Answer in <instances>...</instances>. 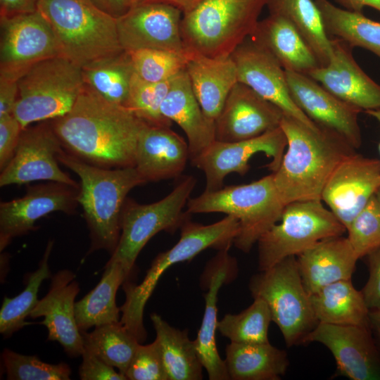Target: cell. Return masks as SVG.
<instances>
[{
	"label": "cell",
	"mask_w": 380,
	"mask_h": 380,
	"mask_svg": "<svg viewBox=\"0 0 380 380\" xmlns=\"http://www.w3.org/2000/svg\"><path fill=\"white\" fill-rule=\"evenodd\" d=\"M63 149L104 168L135 166L144 123L129 109L112 104L86 84L72 108L50 121Z\"/></svg>",
	"instance_id": "1"
},
{
	"label": "cell",
	"mask_w": 380,
	"mask_h": 380,
	"mask_svg": "<svg viewBox=\"0 0 380 380\" xmlns=\"http://www.w3.org/2000/svg\"><path fill=\"white\" fill-rule=\"evenodd\" d=\"M280 127L286 151L272 174L282 202L321 200L334 170L356 149L336 132L319 125L312 128L286 114Z\"/></svg>",
	"instance_id": "2"
},
{
	"label": "cell",
	"mask_w": 380,
	"mask_h": 380,
	"mask_svg": "<svg viewBox=\"0 0 380 380\" xmlns=\"http://www.w3.org/2000/svg\"><path fill=\"white\" fill-rule=\"evenodd\" d=\"M58 161L80 179L78 203L89 231L88 253L114 252L120 235V219L128 193L145 184L134 167L104 168L87 163L63 149Z\"/></svg>",
	"instance_id": "3"
},
{
	"label": "cell",
	"mask_w": 380,
	"mask_h": 380,
	"mask_svg": "<svg viewBox=\"0 0 380 380\" xmlns=\"http://www.w3.org/2000/svg\"><path fill=\"white\" fill-rule=\"evenodd\" d=\"M180 229L177 243L156 256L140 284L134 285L124 282L125 301L120 308V322L141 343L146 338L144 325V308L163 273L172 265L190 260L207 248L229 250L239 232V224L232 215H227L221 220L207 225L191 222L189 218Z\"/></svg>",
	"instance_id": "4"
},
{
	"label": "cell",
	"mask_w": 380,
	"mask_h": 380,
	"mask_svg": "<svg viewBox=\"0 0 380 380\" xmlns=\"http://www.w3.org/2000/svg\"><path fill=\"white\" fill-rule=\"evenodd\" d=\"M38 11L51 25L61 55L80 68L123 51L117 20L88 0H39Z\"/></svg>",
	"instance_id": "5"
},
{
	"label": "cell",
	"mask_w": 380,
	"mask_h": 380,
	"mask_svg": "<svg viewBox=\"0 0 380 380\" xmlns=\"http://www.w3.org/2000/svg\"><path fill=\"white\" fill-rule=\"evenodd\" d=\"M267 0H200L182 15L181 33L187 51L229 56L254 32Z\"/></svg>",
	"instance_id": "6"
},
{
	"label": "cell",
	"mask_w": 380,
	"mask_h": 380,
	"mask_svg": "<svg viewBox=\"0 0 380 380\" xmlns=\"http://www.w3.org/2000/svg\"><path fill=\"white\" fill-rule=\"evenodd\" d=\"M186 207L190 214L222 213L236 217L239 229L233 243L248 253L260 236L280 220L285 205L272 173L249 184L204 191L189 198Z\"/></svg>",
	"instance_id": "7"
},
{
	"label": "cell",
	"mask_w": 380,
	"mask_h": 380,
	"mask_svg": "<svg viewBox=\"0 0 380 380\" xmlns=\"http://www.w3.org/2000/svg\"><path fill=\"white\" fill-rule=\"evenodd\" d=\"M18 85L13 115L25 129L67 114L85 84L82 68L58 56L33 65L18 80Z\"/></svg>",
	"instance_id": "8"
},
{
	"label": "cell",
	"mask_w": 380,
	"mask_h": 380,
	"mask_svg": "<svg viewBox=\"0 0 380 380\" xmlns=\"http://www.w3.org/2000/svg\"><path fill=\"white\" fill-rule=\"evenodd\" d=\"M249 289L253 298L266 302L288 347L303 344L319 323L303 286L296 256L287 257L253 275Z\"/></svg>",
	"instance_id": "9"
},
{
	"label": "cell",
	"mask_w": 380,
	"mask_h": 380,
	"mask_svg": "<svg viewBox=\"0 0 380 380\" xmlns=\"http://www.w3.org/2000/svg\"><path fill=\"white\" fill-rule=\"evenodd\" d=\"M279 221L257 242L259 271L287 257L297 256L324 239L342 236L346 232L322 200L290 203L285 205Z\"/></svg>",
	"instance_id": "10"
},
{
	"label": "cell",
	"mask_w": 380,
	"mask_h": 380,
	"mask_svg": "<svg viewBox=\"0 0 380 380\" xmlns=\"http://www.w3.org/2000/svg\"><path fill=\"white\" fill-rule=\"evenodd\" d=\"M196 179L184 176L163 198L150 203L140 204L127 198L120 219V235L110 259L119 262L131 274L135 261L142 248L156 234L172 232L190 217L184 212Z\"/></svg>",
	"instance_id": "11"
},
{
	"label": "cell",
	"mask_w": 380,
	"mask_h": 380,
	"mask_svg": "<svg viewBox=\"0 0 380 380\" xmlns=\"http://www.w3.org/2000/svg\"><path fill=\"white\" fill-rule=\"evenodd\" d=\"M62 56L55 33L43 14L0 18V77L18 80L30 68Z\"/></svg>",
	"instance_id": "12"
},
{
	"label": "cell",
	"mask_w": 380,
	"mask_h": 380,
	"mask_svg": "<svg viewBox=\"0 0 380 380\" xmlns=\"http://www.w3.org/2000/svg\"><path fill=\"white\" fill-rule=\"evenodd\" d=\"M63 149L50 122H40L23 129L13 157L1 171L0 186L46 180L80 188L59 167L58 156Z\"/></svg>",
	"instance_id": "13"
},
{
	"label": "cell",
	"mask_w": 380,
	"mask_h": 380,
	"mask_svg": "<svg viewBox=\"0 0 380 380\" xmlns=\"http://www.w3.org/2000/svg\"><path fill=\"white\" fill-rule=\"evenodd\" d=\"M286 144L285 134L279 127L246 140L232 142L215 140L191 162L205 175V191H215L223 187L227 175L233 172L246 174L250 167L249 160L258 153H263L272 158L267 167L274 172L280 165Z\"/></svg>",
	"instance_id": "14"
},
{
	"label": "cell",
	"mask_w": 380,
	"mask_h": 380,
	"mask_svg": "<svg viewBox=\"0 0 380 380\" xmlns=\"http://www.w3.org/2000/svg\"><path fill=\"white\" fill-rule=\"evenodd\" d=\"M79 189L64 183L49 182L28 185L25 194L0 203V251L18 236L37 229L35 222L53 213H75Z\"/></svg>",
	"instance_id": "15"
},
{
	"label": "cell",
	"mask_w": 380,
	"mask_h": 380,
	"mask_svg": "<svg viewBox=\"0 0 380 380\" xmlns=\"http://www.w3.org/2000/svg\"><path fill=\"white\" fill-rule=\"evenodd\" d=\"M183 13L170 5H135L117 20L118 38L124 51L163 49L186 52L181 33Z\"/></svg>",
	"instance_id": "16"
},
{
	"label": "cell",
	"mask_w": 380,
	"mask_h": 380,
	"mask_svg": "<svg viewBox=\"0 0 380 380\" xmlns=\"http://www.w3.org/2000/svg\"><path fill=\"white\" fill-rule=\"evenodd\" d=\"M380 187V160L356 152L332 172L321 200L346 228Z\"/></svg>",
	"instance_id": "17"
},
{
	"label": "cell",
	"mask_w": 380,
	"mask_h": 380,
	"mask_svg": "<svg viewBox=\"0 0 380 380\" xmlns=\"http://www.w3.org/2000/svg\"><path fill=\"white\" fill-rule=\"evenodd\" d=\"M230 56L236 68L239 82L277 106L284 114L312 128L318 127L294 103L285 70L266 49L249 37Z\"/></svg>",
	"instance_id": "18"
},
{
	"label": "cell",
	"mask_w": 380,
	"mask_h": 380,
	"mask_svg": "<svg viewBox=\"0 0 380 380\" xmlns=\"http://www.w3.org/2000/svg\"><path fill=\"white\" fill-rule=\"evenodd\" d=\"M312 342L331 351L338 374L352 380H380V354L370 328L318 323L303 344Z\"/></svg>",
	"instance_id": "19"
},
{
	"label": "cell",
	"mask_w": 380,
	"mask_h": 380,
	"mask_svg": "<svg viewBox=\"0 0 380 380\" xmlns=\"http://www.w3.org/2000/svg\"><path fill=\"white\" fill-rule=\"evenodd\" d=\"M291 96L296 106L316 125L331 129L353 148L362 144L358 124L360 108L340 99L310 76L286 71Z\"/></svg>",
	"instance_id": "20"
},
{
	"label": "cell",
	"mask_w": 380,
	"mask_h": 380,
	"mask_svg": "<svg viewBox=\"0 0 380 380\" xmlns=\"http://www.w3.org/2000/svg\"><path fill=\"white\" fill-rule=\"evenodd\" d=\"M284 112L247 85L237 82L215 121V140L232 142L280 127Z\"/></svg>",
	"instance_id": "21"
},
{
	"label": "cell",
	"mask_w": 380,
	"mask_h": 380,
	"mask_svg": "<svg viewBox=\"0 0 380 380\" xmlns=\"http://www.w3.org/2000/svg\"><path fill=\"white\" fill-rule=\"evenodd\" d=\"M75 274L62 270L51 276L50 288L39 300L29 317H44L42 324L48 331V340L58 342L70 357L82 356L83 338L75 319V298L80 291Z\"/></svg>",
	"instance_id": "22"
},
{
	"label": "cell",
	"mask_w": 380,
	"mask_h": 380,
	"mask_svg": "<svg viewBox=\"0 0 380 380\" xmlns=\"http://www.w3.org/2000/svg\"><path fill=\"white\" fill-rule=\"evenodd\" d=\"M331 38L333 55L329 63L307 75L340 99L362 110L380 108V85L357 63L351 46L339 39Z\"/></svg>",
	"instance_id": "23"
},
{
	"label": "cell",
	"mask_w": 380,
	"mask_h": 380,
	"mask_svg": "<svg viewBox=\"0 0 380 380\" xmlns=\"http://www.w3.org/2000/svg\"><path fill=\"white\" fill-rule=\"evenodd\" d=\"M188 160V143L170 127L144 123L134 167L146 183L179 177Z\"/></svg>",
	"instance_id": "24"
},
{
	"label": "cell",
	"mask_w": 380,
	"mask_h": 380,
	"mask_svg": "<svg viewBox=\"0 0 380 380\" xmlns=\"http://www.w3.org/2000/svg\"><path fill=\"white\" fill-rule=\"evenodd\" d=\"M296 260L305 289L311 295L330 284L350 279L358 258L342 235L319 241Z\"/></svg>",
	"instance_id": "25"
},
{
	"label": "cell",
	"mask_w": 380,
	"mask_h": 380,
	"mask_svg": "<svg viewBox=\"0 0 380 380\" xmlns=\"http://www.w3.org/2000/svg\"><path fill=\"white\" fill-rule=\"evenodd\" d=\"M160 110L165 118L177 124L185 133L191 161L215 141V122L203 113L185 70L172 79Z\"/></svg>",
	"instance_id": "26"
},
{
	"label": "cell",
	"mask_w": 380,
	"mask_h": 380,
	"mask_svg": "<svg viewBox=\"0 0 380 380\" xmlns=\"http://www.w3.org/2000/svg\"><path fill=\"white\" fill-rule=\"evenodd\" d=\"M189 52L185 70L203 113L215 121L232 88L238 82L231 56L209 57Z\"/></svg>",
	"instance_id": "27"
},
{
	"label": "cell",
	"mask_w": 380,
	"mask_h": 380,
	"mask_svg": "<svg viewBox=\"0 0 380 380\" xmlns=\"http://www.w3.org/2000/svg\"><path fill=\"white\" fill-rule=\"evenodd\" d=\"M250 37L266 49L286 71L308 75L320 66L300 34L282 16L270 14L259 20Z\"/></svg>",
	"instance_id": "28"
},
{
	"label": "cell",
	"mask_w": 380,
	"mask_h": 380,
	"mask_svg": "<svg viewBox=\"0 0 380 380\" xmlns=\"http://www.w3.org/2000/svg\"><path fill=\"white\" fill-rule=\"evenodd\" d=\"M228 251H219L218 255L213 260L215 270L210 277L202 322L197 337L194 341L200 360L210 380L230 379L225 361L220 356L215 341L218 323V292L235 266L234 259L229 255Z\"/></svg>",
	"instance_id": "29"
},
{
	"label": "cell",
	"mask_w": 380,
	"mask_h": 380,
	"mask_svg": "<svg viewBox=\"0 0 380 380\" xmlns=\"http://www.w3.org/2000/svg\"><path fill=\"white\" fill-rule=\"evenodd\" d=\"M225 350L227 369L233 380H279L289 365L286 351L270 342H231Z\"/></svg>",
	"instance_id": "30"
},
{
	"label": "cell",
	"mask_w": 380,
	"mask_h": 380,
	"mask_svg": "<svg viewBox=\"0 0 380 380\" xmlns=\"http://www.w3.org/2000/svg\"><path fill=\"white\" fill-rule=\"evenodd\" d=\"M129 275L119 262L108 260L98 284L75 302L76 323L81 332L120 321V308L116 304V294Z\"/></svg>",
	"instance_id": "31"
},
{
	"label": "cell",
	"mask_w": 380,
	"mask_h": 380,
	"mask_svg": "<svg viewBox=\"0 0 380 380\" xmlns=\"http://www.w3.org/2000/svg\"><path fill=\"white\" fill-rule=\"evenodd\" d=\"M309 296L319 323L370 328V310L362 291L353 286L350 279L330 284Z\"/></svg>",
	"instance_id": "32"
},
{
	"label": "cell",
	"mask_w": 380,
	"mask_h": 380,
	"mask_svg": "<svg viewBox=\"0 0 380 380\" xmlns=\"http://www.w3.org/2000/svg\"><path fill=\"white\" fill-rule=\"evenodd\" d=\"M168 380H200L203 365L186 331L170 325L157 313L151 315Z\"/></svg>",
	"instance_id": "33"
},
{
	"label": "cell",
	"mask_w": 380,
	"mask_h": 380,
	"mask_svg": "<svg viewBox=\"0 0 380 380\" xmlns=\"http://www.w3.org/2000/svg\"><path fill=\"white\" fill-rule=\"evenodd\" d=\"M84 84L106 101L127 108L134 70L126 51L96 60L82 68Z\"/></svg>",
	"instance_id": "34"
},
{
	"label": "cell",
	"mask_w": 380,
	"mask_h": 380,
	"mask_svg": "<svg viewBox=\"0 0 380 380\" xmlns=\"http://www.w3.org/2000/svg\"><path fill=\"white\" fill-rule=\"evenodd\" d=\"M266 6L270 14L282 16L293 25L315 53L320 66L329 63L333 42L314 0H267Z\"/></svg>",
	"instance_id": "35"
},
{
	"label": "cell",
	"mask_w": 380,
	"mask_h": 380,
	"mask_svg": "<svg viewBox=\"0 0 380 380\" xmlns=\"http://www.w3.org/2000/svg\"><path fill=\"white\" fill-rule=\"evenodd\" d=\"M322 15L327 34L350 46L361 47L380 58V23L336 6L329 0H314Z\"/></svg>",
	"instance_id": "36"
},
{
	"label": "cell",
	"mask_w": 380,
	"mask_h": 380,
	"mask_svg": "<svg viewBox=\"0 0 380 380\" xmlns=\"http://www.w3.org/2000/svg\"><path fill=\"white\" fill-rule=\"evenodd\" d=\"M81 334L84 348L125 376L141 343L120 321L100 325L91 332Z\"/></svg>",
	"instance_id": "37"
},
{
	"label": "cell",
	"mask_w": 380,
	"mask_h": 380,
	"mask_svg": "<svg viewBox=\"0 0 380 380\" xmlns=\"http://www.w3.org/2000/svg\"><path fill=\"white\" fill-rule=\"evenodd\" d=\"M54 241L47 243L38 268L27 277L24 290L13 298L5 297L0 310V333L6 338L30 323L25 319L36 306L39 289L42 281L51 277L49 260Z\"/></svg>",
	"instance_id": "38"
},
{
	"label": "cell",
	"mask_w": 380,
	"mask_h": 380,
	"mask_svg": "<svg viewBox=\"0 0 380 380\" xmlns=\"http://www.w3.org/2000/svg\"><path fill=\"white\" fill-rule=\"evenodd\" d=\"M272 321L271 312L266 302L255 298L241 312L225 315L218 321L217 330L233 343H269L268 329Z\"/></svg>",
	"instance_id": "39"
},
{
	"label": "cell",
	"mask_w": 380,
	"mask_h": 380,
	"mask_svg": "<svg viewBox=\"0 0 380 380\" xmlns=\"http://www.w3.org/2000/svg\"><path fill=\"white\" fill-rule=\"evenodd\" d=\"M135 75L153 83L172 80L185 70L189 52L163 49H140L129 52Z\"/></svg>",
	"instance_id": "40"
},
{
	"label": "cell",
	"mask_w": 380,
	"mask_h": 380,
	"mask_svg": "<svg viewBox=\"0 0 380 380\" xmlns=\"http://www.w3.org/2000/svg\"><path fill=\"white\" fill-rule=\"evenodd\" d=\"M172 79L163 82H148L134 73L127 108L146 124L170 127L172 122L163 115L160 108Z\"/></svg>",
	"instance_id": "41"
},
{
	"label": "cell",
	"mask_w": 380,
	"mask_h": 380,
	"mask_svg": "<svg viewBox=\"0 0 380 380\" xmlns=\"http://www.w3.org/2000/svg\"><path fill=\"white\" fill-rule=\"evenodd\" d=\"M2 360L8 380H69L70 366L64 362L49 364L36 355H27L5 348Z\"/></svg>",
	"instance_id": "42"
},
{
	"label": "cell",
	"mask_w": 380,
	"mask_h": 380,
	"mask_svg": "<svg viewBox=\"0 0 380 380\" xmlns=\"http://www.w3.org/2000/svg\"><path fill=\"white\" fill-rule=\"evenodd\" d=\"M346 232L358 259L380 246V201L376 194L351 221Z\"/></svg>",
	"instance_id": "43"
},
{
	"label": "cell",
	"mask_w": 380,
	"mask_h": 380,
	"mask_svg": "<svg viewBox=\"0 0 380 380\" xmlns=\"http://www.w3.org/2000/svg\"><path fill=\"white\" fill-rule=\"evenodd\" d=\"M129 380H168L158 343H140L125 372Z\"/></svg>",
	"instance_id": "44"
},
{
	"label": "cell",
	"mask_w": 380,
	"mask_h": 380,
	"mask_svg": "<svg viewBox=\"0 0 380 380\" xmlns=\"http://www.w3.org/2000/svg\"><path fill=\"white\" fill-rule=\"evenodd\" d=\"M23 128L13 115L0 118V170H4L14 156Z\"/></svg>",
	"instance_id": "45"
},
{
	"label": "cell",
	"mask_w": 380,
	"mask_h": 380,
	"mask_svg": "<svg viewBox=\"0 0 380 380\" xmlns=\"http://www.w3.org/2000/svg\"><path fill=\"white\" fill-rule=\"evenodd\" d=\"M82 357L79 369L82 380H127L124 374L84 348Z\"/></svg>",
	"instance_id": "46"
},
{
	"label": "cell",
	"mask_w": 380,
	"mask_h": 380,
	"mask_svg": "<svg viewBox=\"0 0 380 380\" xmlns=\"http://www.w3.org/2000/svg\"><path fill=\"white\" fill-rule=\"evenodd\" d=\"M367 256L369 274L362 293L369 310H380V246Z\"/></svg>",
	"instance_id": "47"
},
{
	"label": "cell",
	"mask_w": 380,
	"mask_h": 380,
	"mask_svg": "<svg viewBox=\"0 0 380 380\" xmlns=\"http://www.w3.org/2000/svg\"><path fill=\"white\" fill-rule=\"evenodd\" d=\"M18 96V80L0 77V118L13 114Z\"/></svg>",
	"instance_id": "48"
},
{
	"label": "cell",
	"mask_w": 380,
	"mask_h": 380,
	"mask_svg": "<svg viewBox=\"0 0 380 380\" xmlns=\"http://www.w3.org/2000/svg\"><path fill=\"white\" fill-rule=\"evenodd\" d=\"M39 0H0V16L33 13L38 10Z\"/></svg>",
	"instance_id": "49"
},
{
	"label": "cell",
	"mask_w": 380,
	"mask_h": 380,
	"mask_svg": "<svg viewBox=\"0 0 380 380\" xmlns=\"http://www.w3.org/2000/svg\"><path fill=\"white\" fill-rule=\"evenodd\" d=\"M96 8L118 19L134 5V0H88Z\"/></svg>",
	"instance_id": "50"
},
{
	"label": "cell",
	"mask_w": 380,
	"mask_h": 380,
	"mask_svg": "<svg viewBox=\"0 0 380 380\" xmlns=\"http://www.w3.org/2000/svg\"><path fill=\"white\" fill-rule=\"evenodd\" d=\"M341 8L353 12L362 13L365 6L372 7L380 12V0H333Z\"/></svg>",
	"instance_id": "51"
},
{
	"label": "cell",
	"mask_w": 380,
	"mask_h": 380,
	"mask_svg": "<svg viewBox=\"0 0 380 380\" xmlns=\"http://www.w3.org/2000/svg\"><path fill=\"white\" fill-rule=\"evenodd\" d=\"M199 1L200 0H134L133 6L148 3L164 4L178 8L184 14L194 8Z\"/></svg>",
	"instance_id": "52"
},
{
	"label": "cell",
	"mask_w": 380,
	"mask_h": 380,
	"mask_svg": "<svg viewBox=\"0 0 380 380\" xmlns=\"http://www.w3.org/2000/svg\"><path fill=\"white\" fill-rule=\"evenodd\" d=\"M369 326L380 343V310H370L369 313Z\"/></svg>",
	"instance_id": "53"
},
{
	"label": "cell",
	"mask_w": 380,
	"mask_h": 380,
	"mask_svg": "<svg viewBox=\"0 0 380 380\" xmlns=\"http://www.w3.org/2000/svg\"><path fill=\"white\" fill-rule=\"evenodd\" d=\"M367 114L369 115L374 118L380 124V108L379 109H374V110H367L365 111ZM379 152L380 155V142L379 144Z\"/></svg>",
	"instance_id": "54"
},
{
	"label": "cell",
	"mask_w": 380,
	"mask_h": 380,
	"mask_svg": "<svg viewBox=\"0 0 380 380\" xmlns=\"http://www.w3.org/2000/svg\"><path fill=\"white\" fill-rule=\"evenodd\" d=\"M376 195L377 196V198H379V201H380V187L379 188V189L377 190L376 193Z\"/></svg>",
	"instance_id": "55"
}]
</instances>
